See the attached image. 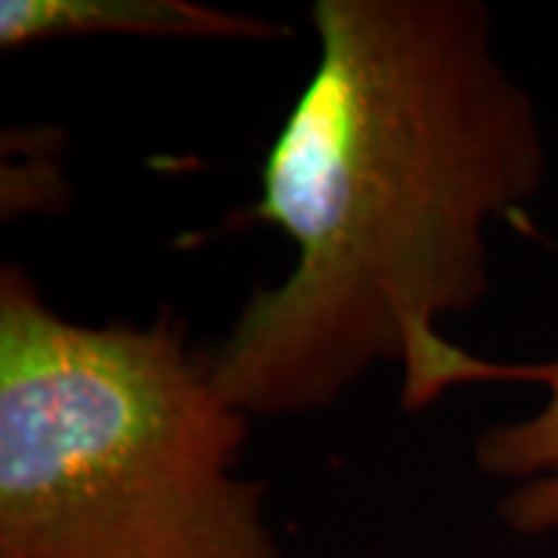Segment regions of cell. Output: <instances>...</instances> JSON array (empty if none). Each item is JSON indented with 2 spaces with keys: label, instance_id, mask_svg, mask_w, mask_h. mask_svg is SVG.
Returning a JSON list of instances; mask_svg holds the SVG:
<instances>
[{
  "label": "cell",
  "instance_id": "obj_1",
  "mask_svg": "<svg viewBox=\"0 0 558 558\" xmlns=\"http://www.w3.org/2000/svg\"><path fill=\"white\" fill-rule=\"evenodd\" d=\"M319 62L274 140L252 218L299 245L205 357L236 410H323L487 295V223L531 199L537 109L478 0H317Z\"/></svg>",
  "mask_w": 558,
  "mask_h": 558
},
{
  "label": "cell",
  "instance_id": "obj_2",
  "mask_svg": "<svg viewBox=\"0 0 558 558\" xmlns=\"http://www.w3.org/2000/svg\"><path fill=\"white\" fill-rule=\"evenodd\" d=\"M245 438L168 314L78 326L0 270V558H279Z\"/></svg>",
  "mask_w": 558,
  "mask_h": 558
},
{
  "label": "cell",
  "instance_id": "obj_3",
  "mask_svg": "<svg viewBox=\"0 0 558 558\" xmlns=\"http://www.w3.org/2000/svg\"><path fill=\"white\" fill-rule=\"evenodd\" d=\"M502 379L537 381L549 400L534 418L481 432L475 457L484 472L521 481L499 502V515L519 534L537 537L558 527V360L506 366L472 357L440 339L438 329H425L403 360V407L422 410L450 385Z\"/></svg>",
  "mask_w": 558,
  "mask_h": 558
},
{
  "label": "cell",
  "instance_id": "obj_4",
  "mask_svg": "<svg viewBox=\"0 0 558 558\" xmlns=\"http://www.w3.org/2000/svg\"><path fill=\"white\" fill-rule=\"evenodd\" d=\"M84 35H149V38H279L274 22L227 13L196 0H3L0 47Z\"/></svg>",
  "mask_w": 558,
  "mask_h": 558
}]
</instances>
